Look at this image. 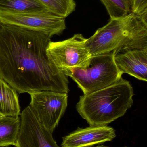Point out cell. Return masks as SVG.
<instances>
[{
  "label": "cell",
  "instance_id": "6da1fadb",
  "mask_svg": "<svg viewBox=\"0 0 147 147\" xmlns=\"http://www.w3.org/2000/svg\"><path fill=\"white\" fill-rule=\"evenodd\" d=\"M51 38L43 33L18 26H0V77L18 93L69 92L67 76L47 56Z\"/></svg>",
  "mask_w": 147,
  "mask_h": 147
},
{
  "label": "cell",
  "instance_id": "7a4b0ae2",
  "mask_svg": "<svg viewBox=\"0 0 147 147\" xmlns=\"http://www.w3.org/2000/svg\"><path fill=\"white\" fill-rule=\"evenodd\" d=\"M86 45L91 57L147 48V15L139 16L132 13L125 17L110 19L87 39Z\"/></svg>",
  "mask_w": 147,
  "mask_h": 147
},
{
  "label": "cell",
  "instance_id": "3957f363",
  "mask_svg": "<svg viewBox=\"0 0 147 147\" xmlns=\"http://www.w3.org/2000/svg\"><path fill=\"white\" fill-rule=\"evenodd\" d=\"M133 89L122 79L114 84L81 96L77 111L90 126H106L123 116L133 104Z\"/></svg>",
  "mask_w": 147,
  "mask_h": 147
},
{
  "label": "cell",
  "instance_id": "277c9868",
  "mask_svg": "<svg viewBox=\"0 0 147 147\" xmlns=\"http://www.w3.org/2000/svg\"><path fill=\"white\" fill-rule=\"evenodd\" d=\"M114 52L91 56L89 65L71 69L67 74L77 83L84 95L89 94L115 84L122 79L117 68Z\"/></svg>",
  "mask_w": 147,
  "mask_h": 147
},
{
  "label": "cell",
  "instance_id": "5b68a950",
  "mask_svg": "<svg viewBox=\"0 0 147 147\" xmlns=\"http://www.w3.org/2000/svg\"><path fill=\"white\" fill-rule=\"evenodd\" d=\"M86 40L82 34H77L63 41H51L47 49V56L58 70L66 76L72 69L89 65L91 56Z\"/></svg>",
  "mask_w": 147,
  "mask_h": 147
},
{
  "label": "cell",
  "instance_id": "8992f818",
  "mask_svg": "<svg viewBox=\"0 0 147 147\" xmlns=\"http://www.w3.org/2000/svg\"><path fill=\"white\" fill-rule=\"evenodd\" d=\"M0 22L41 32L51 38L61 35L66 28L65 18L48 10L21 13L0 10Z\"/></svg>",
  "mask_w": 147,
  "mask_h": 147
},
{
  "label": "cell",
  "instance_id": "52a82bcc",
  "mask_svg": "<svg viewBox=\"0 0 147 147\" xmlns=\"http://www.w3.org/2000/svg\"><path fill=\"white\" fill-rule=\"evenodd\" d=\"M29 94V107L40 122L53 133L67 108L68 94L40 91Z\"/></svg>",
  "mask_w": 147,
  "mask_h": 147
},
{
  "label": "cell",
  "instance_id": "ba28073f",
  "mask_svg": "<svg viewBox=\"0 0 147 147\" xmlns=\"http://www.w3.org/2000/svg\"><path fill=\"white\" fill-rule=\"evenodd\" d=\"M20 127L16 147H61L51 133L40 122L29 105L20 115Z\"/></svg>",
  "mask_w": 147,
  "mask_h": 147
},
{
  "label": "cell",
  "instance_id": "9c48e42d",
  "mask_svg": "<svg viewBox=\"0 0 147 147\" xmlns=\"http://www.w3.org/2000/svg\"><path fill=\"white\" fill-rule=\"evenodd\" d=\"M115 130L107 126H90L78 128L63 137L61 147H89L111 141L116 137Z\"/></svg>",
  "mask_w": 147,
  "mask_h": 147
},
{
  "label": "cell",
  "instance_id": "30bf717a",
  "mask_svg": "<svg viewBox=\"0 0 147 147\" xmlns=\"http://www.w3.org/2000/svg\"><path fill=\"white\" fill-rule=\"evenodd\" d=\"M116 64L122 74H127L140 80H147V48L133 49L116 54Z\"/></svg>",
  "mask_w": 147,
  "mask_h": 147
},
{
  "label": "cell",
  "instance_id": "8fae6325",
  "mask_svg": "<svg viewBox=\"0 0 147 147\" xmlns=\"http://www.w3.org/2000/svg\"><path fill=\"white\" fill-rule=\"evenodd\" d=\"M20 115L17 91L0 77V115L17 117Z\"/></svg>",
  "mask_w": 147,
  "mask_h": 147
},
{
  "label": "cell",
  "instance_id": "7c38bea8",
  "mask_svg": "<svg viewBox=\"0 0 147 147\" xmlns=\"http://www.w3.org/2000/svg\"><path fill=\"white\" fill-rule=\"evenodd\" d=\"M20 127V117L0 115V147L15 146Z\"/></svg>",
  "mask_w": 147,
  "mask_h": 147
},
{
  "label": "cell",
  "instance_id": "4fadbf2b",
  "mask_svg": "<svg viewBox=\"0 0 147 147\" xmlns=\"http://www.w3.org/2000/svg\"><path fill=\"white\" fill-rule=\"evenodd\" d=\"M0 10L21 13L47 10L38 0H0Z\"/></svg>",
  "mask_w": 147,
  "mask_h": 147
},
{
  "label": "cell",
  "instance_id": "5bb4252c",
  "mask_svg": "<svg viewBox=\"0 0 147 147\" xmlns=\"http://www.w3.org/2000/svg\"><path fill=\"white\" fill-rule=\"evenodd\" d=\"M110 19L125 17L132 13L133 0H100Z\"/></svg>",
  "mask_w": 147,
  "mask_h": 147
},
{
  "label": "cell",
  "instance_id": "9a60e30c",
  "mask_svg": "<svg viewBox=\"0 0 147 147\" xmlns=\"http://www.w3.org/2000/svg\"><path fill=\"white\" fill-rule=\"evenodd\" d=\"M48 11L64 18L75 10V0H38Z\"/></svg>",
  "mask_w": 147,
  "mask_h": 147
},
{
  "label": "cell",
  "instance_id": "2e32d148",
  "mask_svg": "<svg viewBox=\"0 0 147 147\" xmlns=\"http://www.w3.org/2000/svg\"><path fill=\"white\" fill-rule=\"evenodd\" d=\"M132 13L139 16L147 15V0H133Z\"/></svg>",
  "mask_w": 147,
  "mask_h": 147
},
{
  "label": "cell",
  "instance_id": "e0dca14e",
  "mask_svg": "<svg viewBox=\"0 0 147 147\" xmlns=\"http://www.w3.org/2000/svg\"><path fill=\"white\" fill-rule=\"evenodd\" d=\"M108 147V146H103V145H100V146H95V147ZM124 147H128L127 146H125Z\"/></svg>",
  "mask_w": 147,
  "mask_h": 147
},
{
  "label": "cell",
  "instance_id": "ac0fdd59",
  "mask_svg": "<svg viewBox=\"0 0 147 147\" xmlns=\"http://www.w3.org/2000/svg\"><path fill=\"white\" fill-rule=\"evenodd\" d=\"M1 25H2V23H1V22H0V26H1Z\"/></svg>",
  "mask_w": 147,
  "mask_h": 147
}]
</instances>
